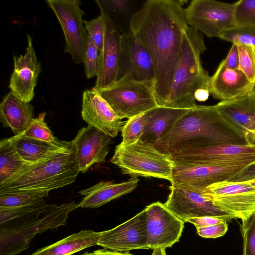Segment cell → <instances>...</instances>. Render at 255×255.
<instances>
[{"mask_svg":"<svg viewBox=\"0 0 255 255\" xmlns=\"http://www.w3.org/2000/svg\"><path fill=\"white\" fill-rule=\"evenodd\" d=\"M188 26L182 3L175 0H148L130 19L129 31L147 50L153 63L158 106L167 103Z\"/></svg>","mask_w":255,"mask_h":255,"instance_id":"obj_1","label":"cell"},{"mask_svg":"<svg viewBox=\"0 0 255 255\" xmlns=\"http://www.w3.org/2000/svg\"><path fill=\"white\" fill-rule=\"evenodd\" d=\"M253 144L246 133L228 122L215 105L189 109L154 146L167 155L210 146Z\"/></svg>","mask_w":255,"mask_h":255,"instance_id":"obj_2","label":"cell"},{"mask_svg":"<svg viewBox=\"0 0 255 255\" xmlns=\"http://www.w3.org/2000/svg\"><path fill=\"white\" fill-rule=\"evenodd\" d=\"M78 207L75 202L58 206L42 198L4 208L0 220V255H16L25 250L37 234L65 225L69 214Z\"/></svg>","mask_w":255,"mask_h":255,"instance_id":"obj_3","label":"cell"},{"mask_svg":"<svg viewBox=\"0 0 255 255\" xmlns=\"http://www.w3.org/2000/svg\"><path fill=\"white\" fill-rule=\"evenodd\" d=\"M79 172L73 144L72 149L33 163L0 185V194L27 192L46 198L50 191L73 183Z\"/></svg>","mask_w":255,"mask_h":255,"instance_id":"obj_4","label":"cell"},{"mask_svg":"<svg viewBox=\"0 0 255 255\" xmlns=\"http://www.w3.org/2000/svg\"><path fill=\"white\" fill-rule=\"evenodd\" d=\"M206 49L203 36L199 31L188 26L183 34L180 57L165 107L193 108L196 105V92L200 89H209L210 77L200 60V55Z\"/></svg>","mask_w":255,"mask_h":255,"instance_id":"obj_5","label":"cell"},{"mask_svg":"<svg viewBox=\"0 0 255 255\" xmlns=\"http://www.w3.org/2000/svg\"><path fill=\"white\" fill-rule=\"evenodd\" d=\"M111 162L123 174L172 181L174 164L168 156L149 143L139 140L129 145H117Z\"/></svg>","mask_w":255,"mask_h":255,"instance_id":"obj_6","label":"cell"},{"mask_svg":"<svg viewBox=\"0 0 255 255\" xmlns=\"http://www.w3.org/2000/svg\"><path fill=\"white\" fill-rule=\"evenodd\" d=\"M97 90L122 119H129L158 107L154 82L137 81L129 74L110 86Z\"/></svg>","mask_w":255,"mask_h":255,"instance_id":"obj_7","label":"cell"},{"mask_svg":"<svg viewBox=\"0 0 255 255\" xmlns=\"http://www.w3.org/2000/svg\"><path fill=\"white\" fill-rule=\"evenodd\" d=\"M167 156L174 166L181 167L249 165L255 161V143L210 146L174 152Z\"/></svg>","mask_w":255,"mask_h":255,"instance_id":"obj_8","label":"cell"},{"mask_svg":"<svg viewBox=\"0 0 255 255\" xmlns=\"http://www.w3.org/2000/svg\"><path fill=\"white\" fill-rule=\"evenodd\" d=\"M236 5L215 0H193L185 8L187 22L208 37H219L225 30L236 26Z\"/></svg>","mask_w":255,"mask_h":255,"instance_id":"obj_9","label":"cell"},{"mask_svg":"<svg viewBox=\"0 0 255 255\" xmlns=\"http://www.w3.org/2000/svg\"><path fill=\"white\" fill-rule=\"evenodd\" d=\"M62 27L68 52L76 64L83 63L88 34L83 26L82 16L85 12L80 8L78 0H46Z\"/></svg>","mask_w":255,"mask_h":255,"instance_id":"obj_10","label":"cell"},{"mask_svg":"<svg viewBox=\"0 0 255 255\" xmlns=\"http://www.w3.org/2000/svg\"><path fill=\"white\" fill-rule=\"evenodd\" d=\"M204 193L216 206L236 219H243L255 211V187L249 181L216 183L207 187Z\"/></svg>","mask_w":255,"mask_h":255,"instance_id":"obj_11","label":"cell"},{"mask_svg":"<svg viewBox=\"0 0 255 255\" xmlns=\"http://www.w3.org/2000/svg\"><path fill=\"white\" fill-rule=\"evenodd\" d=\"M144 209L149 249L165 250L179 242L184 228L183 221L159 201L150 204Z\"/></svg>","mask_w":255,"mask_h":255,"instance_id":"obj_12","label":"cell"},{"mask_svg":"<svg viewBox=\"0 0 255 255\" xmlns=\"http://www.w3.org/2000/svg\"><path fill=\"white\" fill-rule=\"evenodd\" d=\"M165 206L179 219L186 222L190 218L213 216L231 221L234 216L216 206L211 197L204 192L183 188L171 184Z\"/></svg>","mask_w":255,"mask_h":255,"instance_id":"obj_13","label":"cell"},{"mask_svg":"<svg viewBox=\"0 0 255 255\" xmlns=\"http://www.w3.org/2000/svg\"><path fill=\"white\" fill-rule=\"evenodd\" d=\"M98 245L118 252L149 249L145 209L118 226L101 232Z\"/></svg>","mask_w":255,"mask_h":255,"instance_id":"obj_14","label":"cell"},{"mask_svg":"<svg viewBox=\"0 0 255 255\" xmlns=\"http://www.w3.org/2000/svg\"><path fill=\"white\" fill-rule=\"evenodd\" d=\"M249 165L198 166L181 167L174 165L171 184L204 192L213 184L227 181Z\"/></svg>","mask_w":255,"mask_h":255,"instance_id":"obj_15","label":"cell"},{"mask_svg":"<svg viewBox=\"0 0 255 255\" xmlns=\"http://www.w3.org/2000/svg\"><path fill=\"white\" fill-rule=\"evenodd\" d=\"M105 20V36L100 52L97 80L94 87L105 89L117 81L121 56L122 34L110 16L99 3Z\"/></svg>","mask_w":255,"mask_h":255,"instance_id":"obj_16","label":"cell"},{"mask_svg":"<svg viewBox=\"0 0 255 255\" xmlns=\"http://www.w3.org/2000/svg\"><path fill=\"white\" fill-rule=\"evenodd\" d=\"M128 74L137 81L154 82V70L150 54L130 31L122 34L117 80Z\"/></svg>","mask_w":255,"mask_h":255,"instance_id":"obj_17","label":"cell"},{"mask_svg":"<svg viewBox=\"0 0 255 255\" xmlns=\"http://www.w3.org/2000/svg\"><path fill=\"white\" fill-rule=\"evenodd\" d=\"M111 137L90 125L79 130L72 142L80 172L84 173L94 164L105 161L110 150Z\"/></svg>","mask_w":255,"mask_h":255,"instance_id":"obj_18","label":"cell"},{"mask_svg":"<svg viewBox=\"0 0 255 255\" xmlns=\"http://www.w3.org/2000/svg\"><path fill=\"white\" fill-rule=\"evenodd\" d=\"M27 46L25 54L14 55V69L11 75L9 88L22 101L29 103L34 96V88L41 71L33 48L31 36L27 34Z\"/></svg>","mask_w":255,"mask_h":255,"instance_id":"obj_19","label":"cell"},{"mask_svg":"<svg viewBox=\"0 0 255 255\" xmlns=\"http://www.w3.org/2000/svg\"><path fill=\"white\" fill-rule=\"evenodd\" d=\"M82 117L88 125L116 137L122 128V119L94 87L83 93Z\"/></svg>","mask_w":255,"mask_h":255,"instance_id":"obj_20","label":"cell"},{"mask_svg":"<svg viewBox=\"0 0 255 255\" xmlns=\"http://www.w3.org/2000/svg\"><path fill=\"white\" fill-rule=\"evenodd\" d=\"M255 88V83L250 81L241 70L229 69L223 60L210 77L209 82L210 94L221 101L246 96Z\"/></svg>","mask_w":255,"mask_h":255,"instance_id":"obj_21","label":"cell"},{"mask_svg":"<svg viewBox=\"0 0 255 255\" xmlns=\"http://www.w3.org/2000/svg\"><path fill=\"white\" fill-rule=\"evenodd\" d=\"M215 106L228 122L243 130L252 143H255V88L246 96L220 101Z\"/></svg>","mask_w":255,"mask_h":255,"instance_id":"obj_22","label":"cell"},{"mask_svg":"<svg viewBox=\"0 0 255 255\" xmlns=\"http://www.w3.org/2000/svg\"><path fill=\"white\" fill-rule=\"evenodd\" d=\"M139 179L136 177L126 181L115 183L111 181H102L97 184L79 191L83 196L79 203V207L95 208L119 198L133 191Z\"/></svg>","mask_w":255,"mask_h":255,"instance_id":"obj_23","label":"cell"},{"mask_svg":"<svg viewBox=\"0 0 255 255\" xmlns=\"http://www.w3.org/2000/svg\"><path fill=\"white\" fill-rule=\"evenodd\" d=\"M33 107L10 91L0 104V120L4 127L9 128L14 135L23 133L33 119Z\"/></svg>","mask_w":255,"mask_h":255,"instance_id":"obj_24","label":"cell"},{"mask_svg":"<svg viewBox=\"0 0 255 255\" xmlns=\"http://www.w3.org/2000/svg\"><path fill=\"white\" fill-rule=\"evenodd\" d=\"M189 109L158 106L145 112L143 132L140 140L154 146Z\"/></svg>","mask_w":255,"mask_h":255,"instance_id":"obj_25","label":"cell"},{"mask_svg":"<svg viewBox=\"0 0 255 255\" xmlns=\"http://www.w3.org/2000/svg\"><path fill=\"white\" fill-rule=\"evenodd\" d=\"M100 235L101 232L82 230L40 248L31 255H72L86 248L98 245Z\"/></svg>","mask_w":255,"mask_h":255,"instance_id":"obj_26","label":"cell"},{"mask_svg":"<svg viewBox=\"0 0 255 255\" xmlns=\"http://www.w3.org/2000/svg\"><path fill=\"white\" fill-rule=\"evenodd\" d=\"M19 156L25 161L34 163L58 152L71 149L73 147L61 148L48 142L24 136L22 134L9 137Z\"/></svg>","mask_w":255,"mask_h":255,"instance_id":"obj_27","label":"cell"},{"mask_svg":"<svg viewBox=\"0 0 255 255\" xmlns=\"http://www.w3.org/2000/svg\"><path fill=\"white\" fill-rule=\"evenodd\" d=\"M18 154L10 138L0 141V185H2L32 164Z\"/></svg>","mask_w":255,"mask_h":255,"instance_id":"obj_28","label":"cell"},{"mask_svg":"<svg viewBox=\"0 0 255 255\" xmlns=\"http://www.w3.org/2000/svg\"><path fill=\"white\" fill-rule=\"evenodd\" d=\"M46 113L40 114L33 118L28 128L21 134L26 137L42 140L57 147L67 148L72 146V141H62L56 137L45 122Z\"/></svg>","mask_w":255,"mask_h":255,"instance_id":"obj_29","label":"cell"},{"mask_svg":"<svg viewBox=\"0 0 255 255\" xmlns=\"http://www.w3.org/2000/svg\"><path fill=\"white\" fill-rule=\"evenodd\" d=\"M219 38L232 43L255 47V25L235 26L225 30Z\"/></svg>","mask_w":255,"mask_h":255,"instance_id":"obj_30","label":"cell"},{"mask_svg":"<svg viewBox=\"0 0 255 255\" xmlns=\"http://www.w3.org/2000/svg\"><path fill=\"white\" fill-rule=\"evenodd\" d=\"M145 113L129 119L122 127L123 140L121 143L124 145L132 144L139 141L143 134Z\"/></svg>","mask_w":255,"mask_h":255,"instance_id":"obj_31","label":"cell"},{"mask_svg":"<svg viewBox=\"0 0 255 255\" xmlns=\"http://www.w3.org/2000/svg\"><path fill=\"white\" fill-rule=\"evenodd\" d=\"M236 44L239 55L238 69L250 81L255 83V47L244 44Z\"/></svg>","mask_w":255,"mask_h":255,"instance_id":"obj_32","label":"cell"},{"mask_svg":"<svg viewBox=\"0 0 255 255\" xmlns=\"http://www.w3.org/2000/svg\"><path fill=\"white\" fill-rule=\"evenodd\" d=\"M241 232L243 239V255H255V211L242 219Z\"/></svg>","mask_w":255,"mask_h":255,"instance_id":"obj_33","label":"cell"},{"mask_svg":"<svg viewBox=\"0 0 255 255\" xmlns=\"http://www.w3.org/2000/svg\"><path fill=\"white\" fill-rule=\"evenodd\" d=\"M236 3V26L255 25V0H240Z\"/></svg>","mask_w":255,"mask_h":255,"instance_id":"obj_34","label":"cell"},{"mask_svg":"<svg viewBox=\"0 0 255 255\" xmlns=\"http://www.w3.org/2000/svg\"><path fill=\"white\" fill-rule=\"evenodd\" d=\"M44 196L37 193H8L0 194V207H12L33 203Z\"/></svg>","mask_w":255,"mask_h":255,"instance_id":"obj_35","label":"cell"},{"mask_svg":"<svg viewBox=\"0 0 255 255\" xmlns=\"http://www.w3.org/2000/svg\"><path fill=\"white\" fill-rule=\"evenodd\" d=\"M99 54V49L93 39L88 35L83 62L85 73L87 79L97 76Z\"/></svg>","mask_w":255,"mask_h":255,"instance_id":"obj_36","label":"cell"},{"mask_svg":"<svg viewBox=\"0 0 255 255\" xmlns=\"http://www.w3.org/2000/svg\"><path fill=\"white\" fill-rule=\"evenodd\" d=\"M83 23L88 35L93 39L100 52L103 48L105 36L104 16L101 13L100 15L92 20H83Z\"/></svg>","mask_w":255,"mask_h":255,"instance_id":"obj_37","label":"cell"},{"mask_svg":"<svg viewBox=\"0 0 255 255\" xmlns=\"http://www.w3.org/2000/svg\"><path fill=\"white\" fill-rule=\"evenodd\" d=\"M228 229L227 222L225 221L207 227L196 228L198 235L205 238H217L224 236Z\"/></svg>","mask_w":255,"mask_h":255,"instance_id":"obj_38","label":"cell"},{"mask_svg":"<svg viewBox=\"0 0 255 255\" xmlns=\"http://www.w3.org/2000/svg\"><path fill=\"white\" fill-rule=\"evenodd\" d=\"M228 222L224 218L213 216H203L192 218L187 219L186 222L193 224L196 228L207 227L223 222Z\"/></svg>","mask_w":255,"mask_h":255,"instance_id":"obj_39","label":"cell"},{"mask_svg":"<svg viewBox=\"0 0 255 255\" xmlns=\"http://www.w3.org/2000/svg\"><path fill=\"white\" fill-rule=\"evenodd\" d=\"M255 179V161L246 166L242 171L227 180L231 182H243Z\"/></svg>","mask_w":255,"mask_h":255,"instance_id":"obj_40","label":"cell"},{"mask_svg":"<svg viewBox=\"0 0 255 255\" xmlns=\"http://www.w3.org/2000/svg\"><path fill=\"white\" fill-rule=\"evenodd\" d=\"M225 65L229 69H238L239 55L237 45L233 43L226 58L223 60Z\"/></svg>","mask_w":255,"mask_h":255,"instance_id":"obj_41","label":"cell"},{"mask_svg":"<svg viewBox=\"0 0 255 255\" xmlns=\"http://www.w3.org/2000/svg\"><path fill=\"white\" fill-rule=\"evenodd\" d=\"M114 9L120 10L125 11L128 5L129 1L127 0H112L102 1Z\"/></svg>","mask_w":255,"mask_h":255,"instance_id":"obj_42","label":"cell"},{"mask_svg":"<svg viewBox=\"0 0 255 255\" xmlns=\"http://www.w3.org/2000/svg\"><path fill=\"white\" fill-rule=\"evenodd\" d=\"M92 255H133L129 253H123L109 251L105 249L94 251Z\"/></svg>","mask_w":255,"mask_h":255,"instance_id":"obj_43","label":"cell"},{"mask_svg":"<svg viewBox=\"0 0 255 255\" xmlns=\"http://www.w3.org/2000/svg\"><path fill=\"white\" fill-rule=\"evenodd\" d=\"M210 95L209 89H202L198 90L195 95L196 100L199 102H204L208 100Z\"/></svg>","mask_w":255,"mask_h":255,"instance_id":"obj_44","label":"cell"},{"mask_svg":"<svg viewBox=\"0 0 255 255\" xmlns=\"http://www.w3.org/2000/svg\"><path fill=\"white\" fill-rule=\"evenodd\" d=\"M151 255H166V254L164 249H156L153 250Z\"/></svg>","mask_w":255,"mask_h":255,"instance_id":"obj_45","label":"cell"},{"mask_svg":"<svg viewBox=\"0 0 255 255\" xmlns=\"http://www.w3.org/2000/svg\"><path fill=\"white\" fill-rule=\"evenodd\" d=\"M249 182L254 187H255V179L252 181H250Z\"/></svg>","mask_w":255,"mask_h":255,"instance_id":"obj_46","label":"cell"},{"mask_svg":"<svg viewBox=\"0 0 255 255\" xmlns=\"http://www.w3.org/2000/svg\"><path fill=\"white\" fill-rule=\"evenodd\" d=\"M81 255H92V253H90L86 252Z\"/></svg>","mask_w":255,"mask_h":255,"instance_id":"obj_47","label":"cell"},{"mask_svg":"<svg viewBox=\"0 0 255 255\" xmlns=\"http://www.w3.org/2000/svg\"></svg>","mask_w":255,"mask_h":255,"instance_id":"obj_48","label":"cell"}]
</instances>
